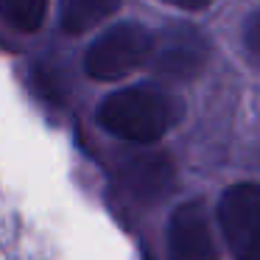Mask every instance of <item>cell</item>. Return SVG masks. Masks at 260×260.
<instances>
[{"instance_id": "6da1fadb", "label": "cell", "mask_w": 260, "mask_h": 260, "mask_svg": "<svg viewBox=\"0 0 260 260\" xmlns=\"http://www.w3.org/2000/svg\"><path fill=\"white\" fill-rule=\"evenodd\" d=\"M182 118V104L159 87L118 90L98 107V123L115 137L132 143H154Z\"/></svg>"}, {"instance_id": "7a4b0ae2", "label": "cell", "mask_w": 260, "mask_h": 260, "mask_svg": "<svg viewBox=\"0 0 260 260\" xmlns=\"http://www.w3.org/2000/svg\"><path fill=\"white\" fill-rule=\"evenodd\" d=\"M154 37L137 23H120L115 28L104 31L90 45L84 56V68L92 79L112 81L140 68L146 59H151Z\"/></svg>"}, {"instance_id": "3957f363", "label": "cell", "mask_w": 260, "mask_h": 260, "mask_svg": "<svg viewBox=\"0 0 260 260\" xmlns=\"http://www.w3.org/2000/svg\"><path fill=\"white\" fill-rule=\"evenodd\" d=\"M218 221L235 260H260V185H232L224 190Z\"/></svg>"}, {"instance_id": "277c9868", "label": "cell", "mask_w": 260, "mask_h": 260, "mask_svg": "<svg viewBox=\"0 0 260 260\" xmlns=\"http://www.w3.org/2000/svg\"><path fill=\"white\" fill-rule=\"evenodd\" d=\"M207 40L190 25H168L154 40L151 64L171 79H193L207 62Z\"/></svg>"}, {"instance_id": "5b68a950", "label": "cell", "mask_w": 260, "mask_h": 260, "mask_svg": "<svg viewBox=\"0 0 260 260\" xmlns=\"http://www.w3.org/2000/svg\"><path fill=\"white\" fill-rule=\"evenodd\" d=\"M168 260H215L207 213L199 202L174 210L168 224Z\"/></svg>"}, {"instance_id": "8992f818", "label": "cell", "mask_w": 260, "mask_h": 260, "mask_svg": "<svg viewBox=\"0 0 260 260\" xmlns=\"http://www.w3.org/2000/svg\"><path fill=\"white\" fill-rule=\"evenodd\" d=\"M120 187L140 204L159 202L174 187V168L162 154H132L120 165Z\"/></svg>"}, {"instance_id": "52a82bcc", "label": "cell", "mask_w": 260, "mask_h": 260, "mask_svg": "<svg viewBox=\"0 0 260 260\" xmlns=\"http://www.w3.org/2000/svg\"><path fill=\"white\" fill-rule=\"evenodd\" d=\"M120 0H62L59 20L68 34H84L118 12Z\"/></svg>"}, {"instance_id": "ba28073f", "label": "cell", "mask_w": 260, "mask_h": 260, "mask_svg": "<svg viewBox=\"0 0 260 260\" xmlns=\"http://www.w3.org/2000/svg\"><path fill=\"white\" fill-rule=\"evenodd\" d=\"M45 12L48 0H3V17L14 31H37Z\"/></svg>"}, {"instance_id": "9c48e42d", "label": "cell", "mask_w": 260, "mask_h": 260, "mask_svg": "<svg viewBox=\"0 0 260 260\" xmlns=\"http://www.w3.org/2000/svg\"><path fill=\"white\" fill-rule=\"evenodd\" d=\"M243 45H246L249 59L260 68V9L246 20V28H243Z\"/></svg>"}, {"instance_id": "30bf717a", "label": "cell", "mask_w": 260, "mask_h": 260, "mask_svg": "<svg viewBox=\"0 0 260 260\" xmlns=\"http://www.w3.org/2000/svg\"><path fill=\"white\" fill-rule=\"evenodd\" d=\"M165 3H171V6H179V9H187V12H199V9L210 6L213 0H165Z\"/></svg>"}]
</instances>
